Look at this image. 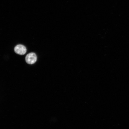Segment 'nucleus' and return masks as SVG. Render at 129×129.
Returning a JSON list of instances; mask_svg holds the SVG:
<instances>
[{
  "mask_svg": "<svg viewBox=\"0 0 129 129\" xmlns=\"http://www.w3.org/2000/svg\"><path fill=\"white\" fill-rule=\"evenodd\" d=\"M37 60V56L35 53H30L26 56V62L28 64H34Z\"/></svg>",
  "mask_w": 129,
  "mask_h": 129,
  "instance_id": "f257e3e1",
  "label": "nucleus"
},
{
  "mask_svg": "<svg viewBox=\"0 0 129 129\" xmlns=\"http://www.w3.org/2000/svg\"><path fill=\"white\" fill-rule=\"evenodd\" d=\"M14 51L17 54L23 55L25 54L27 49L25 47L22 45H18L16 46L14 48Z\"/></svg>",
  "mask_w": 129,
  "mask_h": 129,
  "instance_id": "f03ea898",
  "label": "nucleus"
}]
</instances>
